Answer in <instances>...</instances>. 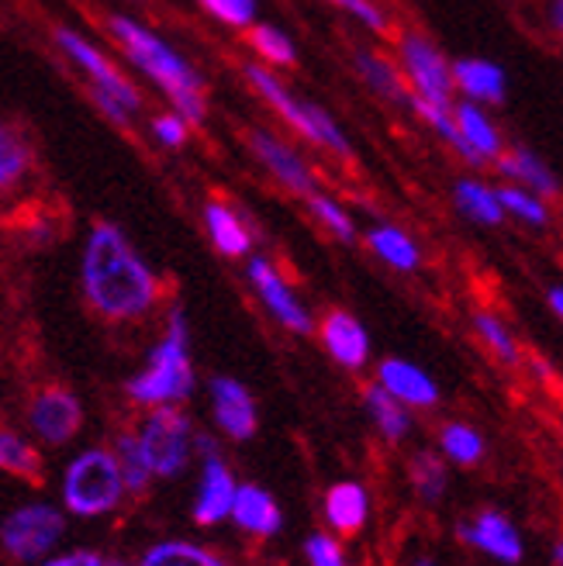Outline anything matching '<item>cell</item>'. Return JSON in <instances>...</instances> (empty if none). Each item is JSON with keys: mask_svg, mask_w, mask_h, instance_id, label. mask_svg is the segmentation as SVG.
Instances as JSON below:
<instances>
[{"mask_svg": "<svg viewBox=\"0 0 563 566\" xmlns=\"http://www.w3.org/2000/svg\"><path fill=\"white\" fill-rule=\"evenodd\" d=\"M453 205L467 221L481 224V229H498V224L509 218L501 208V201H498V187H488L484 180H473V177L457 180Z\"/></svg>", "mask_w": 563, "mask_h": 566, "instance_id": "24", "label": "cell"}, {"mask_svg": "<svg viewBox=\"0 0 563 566\" xmlns=\"http://www.w3.org/2000/svg\"><path fill=\"white\" fill-rule=\"evenodd\" d=\"M45 566H104L97 553H66V556H55Z\"/></svg>", "mask_w": 563, "mask_h": 566, "instance_id": "42", "label": "cell"}, {"mask_svg": "<svg viewBox=\"0 0 563 566\" xmlns=\"http://www.w3.org/2000/svg\"><path fill=\"white\" fill-rule=\"evenodd\" d=\"M205 476H201V491H197L194 501V518L201 525H215L221 518H229L232 501H236V480L229 473V467L221 463V457L215 449L205 452Z\"/></svg>", "mask_w": 563, "mask_h": 566, "instance_id": "20", "label": "cell"}, {"mask_svg": "<svg viewBox=\"0 0 563 566\" xmlns=\"http://www.w3.org/2000/svg\"><path fill=\"white\" fill-rule=\"evenodd\" d=\"M307 566H350L343 556V546L332 539V535H312L304 546Z\"/></svg>", "mask_w": 563, "mask_h": 566, "instance_id": "40", "label": "cell"}, {"mask_svg": "<svg viewBox=\"0 0 563 566\" xmlns=\"http://www.w3.org/2000/svg\"><path fill=\"white\" fill-rule=\"evenodd\" d=\"M325 518L340 535H356L371 518V494L356 480H343L325 494Z\"/></svg>", "mask_w": 563, "mask_h": 566, "instance_id": "22", "label": "cell"}, {"mask_svg": "<svg viewBox=\"0 0 563 566\" xmlns=\"http://www.w3.org/2000/svg\"><path fill=\"white\" fill-rule=\"evenodd\" d=\"M494 166H498V174L504 177V184H519V187H525L532 193H540L543 201H556V197L563 193V184L553 174V166L540 153H532L525 146L504 149L494 159Z\"/></svg>", "mask_w": 563, "mask_h": 566, "instance_id": "14", "label": "cell"}, {"mask_svg": "<svg viewBox=\"0 0 563 566\" xmlns=\"http://www.w3.org/2000/svg\"><path fill=\"white\" fill-rule=\"evenodd\" d=\"M553 566H563V539L553 546Z\"/></svg>", "mask_w": 563, "mask_h": 566, "instance_id": "46", "label": "cell"}, {"mask_svg": "<svg viewBox=\"0 0 563 566\" xmlns=\"http://www.w3.org/2000/svg\"><path fill=\"white\" fill-rule=\"evenodd\" d=\"M249 42L257 49L263 60H270L273 66H294L298 63V52H294V42L280 32L273 24H257L249 32Z\"/></svg>", "mask_w": 563, "mask_h": 566, "instance_id": "36", "label": "cell"}, {"mask_svg": "<svg viewBox=\"0 0 563 566\" xmlns=\"http://www.w3.org/2000/svg\"><path fill=\"white\" fill-rule=\"evenodd\" d=\"M498 201L504 208V214H512L515 221L529 224V229H546L550 224V201H543L540 193H532L519 184H501L498 187Z\"/></svg>", "mask_w": 563, "mask_h": 566, "instance_id": "32", "label": "cell"}, {"mask_svg": "<svg viewBox=\"0 0 563 566\" xmlns=\"http://www.w3.org/2000/svg\"><path fill=\"white\" fill-rule=\"evenodd\" d=\"M307 205H312L315 218H319L340 242H353V239H356V224H353V218L346 214V208H343L340 201H332V197H325V193L315 190V193H307Z\"/></svg>", "mask_w": 563, "mask_h": 566, "instance_id": "37", "label": "cell"}, {"mask_svg": "<svg viewBox=\"0 0 563 566\" xmlns=\"http://www.w3.org/2000/svg\"><path fill=\"white\" fill-rule=\"evenodd\" d=\"M111 35L122 42V49L128 52V60L143 70L166 97L174 101L177 115L184 122H205V115H208L205 83L180 52H174L159 35H153L146 24L122 18V14L111 18Z\"/></svg>", "mask_w": 563, "mask_h": 566, "instance_id": "2", "label": "cell"}, {"mask_svg": "<svg viewBox=\"0 0 563 566\" xmlns=\"http://www.w3.org/2000/svg\"><path fill=\"white\" fill-rule=\"evenodd\" d=\"M201 8L232 28H249L257 18V0H201Z\"/></svg>", "mask_w": 563, "mask_h": 566, "instance_id": "38", "label": "cell"}, {"mask_svg": "<svg viewBox=\"0 0 563 566\" xmlns=\"http://www.w3.org/2000/svg\"><path fill=\"white\" fill-rule=\"evenodd\" d=\"M211 405H215V418H218L225 436L242 442L257 432V405H252L249 390L239 380L215 377L211 380Z\"/></svg>", "mask_w": 563, "mask_h": 566, "instance_id": "18", "label": "cell"}, {"mask_svg": "<svg viewBox=\"0 0 563 566\" xmlns=\"http://www.w3.org/2000/svg\"><path fill=\"white\" fill-rule=\"evenodd\" d=\"M439 449L449 463L457 467H481L488 457V439L467 421H446L439 429Z\"/></svg>", "mask_w": 563, "mask_h": 566, "instance_id": "27", "label": "cell"}, {"mask_svg": "<svg viewBox=\"0 0 563 566\" xmlns=\"http://www.w3.org/2000/svg\"><path fill=\"white\" fill-rule=\"evenodd\" d=\"M367 245H371V252L380 263H387L390 270H398V273H415L421 266L418 242L408 232H402L398 224H377V229H371Z\"/></svg>", "mask_w": 563, "mask_h": 566, "instance_id": "25", "label": "cell"}, {"mask_svg": "<svg viewBox=\"0 0 563 566\" xmlns=\"http://www.w3.org/2000/svg\"><path fill=\"white\" fill-rule=\"evenodd\" d=\"M138 449L156 476H177L190 460V421L177 408H159L143 421Z\"/></svg>", "mask_w": 563, "mask_h": 566, "instance_id": "7", "label": "cell"}, {"mask_svg": "<svg viewBox=\"0 0 563 566\" xmlns=\"http://www.w3.org/2000/svg\"><path fill=\"white\" fill-rule=\"evenodd\" d=\"M249 146H252V153H257V159L277 177V184H284L298 197L315 193V174H312V166H307L304 156H298L288 146V142H280L277 135L257 128V132H249Z\"/></svg>", "mask_w": 563, "mask_h": 566, "instance_id": "12", "label": "cell"}, {"mask_svg": "<svg viewBox=\"0 0 563 566\" xmlns=\"http://www.w3.org/2000/svg\"><path fill=\"white\" fill-rule=\"evenodd\" d=\"M411 566H439V563H436L432 556H415V559H411Z\"/></svg>", "mask_w": 563, "mask_h": 566, "instance_id": "45", "label": "cell"}, {"mask_svg": "<svg viewBox=\"0 0 563 566\" xmlns=\"http://www.w3.org/2000/svg\"><path fill=\"white\" fill-rule=\"evenodd\" d=\"M122 494H125V480L111 449L80 452L63 476V501L73 515H83V518L115 512Z\"/></svg>", "mask_w": 563, "mask_h": 566, "instance_id": "5", "label": "cell"}, {"mask_svg": "<svg viewBox=\"0 0 563 566\" xmlns=\"http://www.w3.org/2000/svg\"><path fill=\"white\" fill-rule=\"evenodd\" d=\"M408 480H411V491L418 494L421 504H439L446 497V488H449L446 460L429 449L415 452V457L408 460Z\"/></svg>", "mask_w": 563, "mask_h": 566, "instance_id": "29", "label": "cell"}, {"mask_svg": "<svg viewBox=\"0 0 563 566\" xmlns=\"http://www.w3.org/2000/svg\"><path fill=\"white\" fill-rule=\"evenodd\" d=\"M453 118H457L460 138H463V146H467L473 166L494 163L504 153V138H501L498 125L491 122V115L481 104H473V101L453 104Z\"/></svg>", "mask_w": 563, "mask_h": 566, "instance_id": "19", "label": "cell"}, {"mask_svg": "<svg viewBox=\"0 0 563 566\" xmlns=\"http://www.w3.org/2000/svg\"><path fill=\"white\" fill-rule=\"evenodd\" d=\"M28 421H32L39 439H45L52 446H63L80 432L83 408L76 401V394L52 384V387H42L32 394V401H28Z\"/></svg>", "mask_w": 563, "mask_h": 566, "instance_id": "11", "label": "cell"}, {"mask_svg": "<svg viewBox=\"0 0 563 566\" xmlns=\"http://www.w3.org/2000/svg\"><path fill=\"white\" fill-rule=\"evenodd\" d=\"M398 70L408 83V91L429 104L453 107V70L442 49L421 32H402L398 39Z\"/></svg>", "mask_w": 563, "mask_h": 566, "instance_id": "6", "label": "cell"}, {"mask_svg": "<svg viewBox=\"0 0 563 566\" xmlns=\"http://www.w3.org/2000/svg\"><path fill=\"white\" fill-rule=\"evenodd\" d=\"M322 343L329 356L340 366H346V370H363L371 359V335L350 311H340V307L329 311L322 318Z\"/></svg>", "mask_w": 563, "mask_h": 566, "instance_id": "16", "label": "cell"}, {"mask_svg": "<svg viewBox=\"0 0 563 566\" xmlns=\"http://www.w3.org/2000/svg\"><path fill=\"white\" fill-rule=\"evenodd\" d=\"M115 566H118V563H115Z\"/></svg>", "mask_w": 563, "mask_h": 566, "instance_id": "47", "label": "cell"}, {"mask_svg": "<svg viewBox=\"0 0 563 566\" xmlns=\"http://www.w3.org/2000/svg\"><path fill=\"white\" fill-rule=\"evenodd\" d=\"M246 80L252 83V91H257L280 118H284L301 138L307 142H315V146L335 153L340 159H353V146H350V138L346 132L335 125V118L329 115L325 107L312 104V101H298L284 83H280L270 70L263 66H246Z\"/></svg>", "mask_w": 563, "mask_h": 566, "instance_id": "4", "label": "cell"}, {"mask_svg": "<svg viewBox=\"0 0 563 566\" xmlns=\"http://www.w3.org/2000/svg\"><path fill=\"white\" fill-rule=\"evenodd\" d=\"M28 163H32V153H28L24 138L0 122V190L14 187L28 174Z\"/></svg>", "mask_w": 563, "mask_h": 566, "instance_id": "33", "label": "cell"}, {"mask_svg": "<svg viewBox=\"0 0 563 566\" xmlns=\"http://www.w3.org/2000/svg\"><path fill=\"white\" fill-rule=\"evenodd\" d=\"M363 405H367V415L374 418L377 432H380L387 442H402V439H408V432H411V415H408V408H405L398 398H390V394H387L380 384L363 387Z\"/></svg>", "mask_w": 563, "mask_h": 566, "instance_id": "26", "label": "cell"}, {"mask_svg": "<svg viewBox=\"0 0 563 566\" xmlns=\"http://www.w3.org/2000/svg\"><path fill=\"white\" fill-rule=\"evenodd\" d=\"M546 18H550V28H553V32L563 39V0H550Z\"/></svg>", "mask_w": 563, "mask_h": 566, "instance_id": "43", "label": "cell"}, {"mask_svg": "<svg viewBox=\"0 0 563 566\" xmlns=\"http://www.w3.org/2000/svg\"><path fill=\"white\" fill-rule=\"evenodd\" d=\"M546 304H550L553 315L563 322V283H556V287H550V291H546Z\"/></svg>", "mask_w": 563, "mask_h": 566, "instance_id": "44", "label": "cell"}, {"mask_svg": "<svg viewBox=\"0 0 563 566\" xmlns=\"http://www.w3.org/2000/svg\"><path fill=\"white\" fill-rule=\"evenodd\" d=\"M377 384L390 394V398H398L405 408H436L439 405L436 380L408 359H398V356L384 359L377 366Z\"/></svg>", "mask_w": 563, "mask_h": 566, "instance_id": "15", "label": "cell"}, {"mask_svg": "<svg viewBox=\"0 0 563 566\" xmlns=\"http://www.w3.org/2000/svg\"><path fill=\"white\" fill-rule=\"evenodd\" d=\"M239 528L260 535V539H270V535L280 532V507L277 501L260 491V488H236V501H232V512H229Z\"/></svg>", "mask_w": 563, "mask_h": 566, "instance_id": "23", "label": "cell"}, {"mask_svg": "<svg viewBox=\"0 0 563 566\" xmlns=\"http://www.w3.org/2000/svg\"><path fill=\"white\" fill-rule=\"evenodd\" d=\"M143 566H229L215 553L190 543H159L143 556Z\"/></svg>", "mask_w": 563, "mask_h": 566, "instance_id": "34", "label": "cell"}, {"mask_svg": "<svg viewBox=\"0 0 563 566\" xmlns=\"http://www.w3.org/2000/svg\"><path fill=\"white\" fill-rule=\"evenodd\" d=\"M63 535V515L52 504H24L0 525V549L11 559L28 563L49 553Z\"/></svg>", "mask_w": 563, "mask_h": 566, "instance_id": "9", "label": "cell"}, {"mask_svg": "<svg viewBox=\"0 0 563 566\" xmlns=\"http://www.w3.org/2000/svg\"><path fill=\"white\" fill-rule=\"evenodd\" d=\"M453 70V87L481 107H498L504 104V87H509V76L504 70L491 60H481V55H463V60L449 63Z\"/></svg>", "mask_w": 563, "mask_h": 566, "instance_id": "17", "label": "cell"}, {"mask_svg": "<svg viewBox=\"0 0 563 566\" xmlns=\"http://www.w3.org/2000/svg\"><path fill=\"white\" fill-rule=\"evenodd\" d=\"M460 543L470 546L473 553H481L501 566H519L525 559V535L515 525L512 515H504L501 507H481L473 512V518L457 525Z\"/></svg>", "mask_w": 563, "mask_h": 566, "instance_id": "10", "label": "cell"}, {"mask_svg": "<svg viewBox=\"0 0 563 566\" xmlns=\"http://www.w3.org/2000/svg\"><path fill=\"white\" fill-rule=\"evenodd\" d=\"M353 66H356L359 80L367 83V87H371L377 97H384V101H390V104H405V107H408L411 91H408V83H405L398 63H390L387 55H380V52H374V49H356V52H353Z\"/></svg>", "mask_w": 563, "mask_h": 566, "instance_id": "21", "label": "cell"}, {"mask_svg": "<svg viewBox=\"0 0 563 566\" xmlns=\"http://www.w3.org/2000/svg\"><path fill=\"white\" fill-rule=\"evenodd\" d=\"M55 42H60V49L83 73H87L94 101H115L128 111V115H135V111L143 107V97L135 94V87L125 80V73L111 60H104V55L83 35H76L73 28H55Z\"/></svg>", "mask_w": 563, "mask_h": 566, "instance_id": "8", "label": "cell"}, {"mask_svg": "<svg viewBox=\"0 0 563 566\" xmlns=\"http://www.w3.org/2000/svg\"><path fill=\"white\" fill-rule=\"evenodd\" d=\"M194 390V366L187 356V322L180 311L170 315L166 338L153 349L143 374L128 380V398L138 405H174Z\"/></svg>", "mask_w": 563, "mask_h": 566, "instance_id": "3", "label": "cell"}, {"mask_svg": "<svg viewBox=\"0 0 563 566\" xmlns=\"http://www.w3.org/2000/svg\"><path fill=\"white\" fill-rule=\"evenodd\" d=\"M153 132L159 138V146H166V149H180L187 142V122L180 115H159L153 122Z\"/></svg>", "mask_w": 563, "mask_h": 566, "instance_id": "41", "label": "cell"}, {"mask_svg": "<svg viewBox=\"0 0 563 566\" xmlns=\"http://www.w3.org/2000/svg\"><path fill=\"white\" fill-rule=\"evenodd\" d=\"M473 332H477V338H481V346L501 366H519L522 363V346H519L515 332L509 328V322L498 318L494 311H488V307L473 311Z\"/></svg>", "mask_w": 563, "mask_h": 566, "instance_id": "28", "label": "cell"}, {"mask_svg": "<svg viewBox=\"0 0 563 566\" xmlns=\"http://www.w3.org/2000/svg\"><path fill=\"white\" fill-rule=\"evenodd\" d=\"M115 460H118V470H122V480L128 491H146L149 488V463L143 457V449H138V436H118V449H115Z\"/></svg>", "mask_w": 563, "mask_h": 566, "instance_id": "35", "label": "cell"}, {"mask_svg": "<svg viewBox=\"0 0 563 566\" xmlns=\"http://www.w3.org/2000/svg\"><path fill=\"white\" fill-rule=\"evenodd\" d=\"M249 280H252V287H257V294L263 297V304L270 307V315L280 325L298 332V335L312 332V315H307L304 304L291 294V287L284 283V276H280L267 260H260V256L249 260Z\"/></svg>", "mask_w": 563, "mask_h": 566, "instance_id": "13", "label": "cell"}, {"mask_svg": "<svg viewBox=\"0 0 563 566\" xmlns=\"http://www.w3.org/2000/svg\"><path fill=\"white\" fill-rule=\"evenodd\" d=\"M0 470L28 480V484H42L45 480V463L39 457V449L28 446L11 429H0Z\"/></svg>", "mask_w": 563, "mask_h": 566, "instance_id": "30", "label": "cell"}, {"mask_svg": "<svg viewBox=\"0 0 563 566\" xmlns=\"http://www.w3.org/2000/svg\"><path fill=\"white\" fill-rule=\"evenodd\" d=\"M83 294L107 322H135L159 301V280L149 263L132 249L125 232L111 221H97L83 252Z\"/></svg>", "mask_w": 563, "mask_h": 566, "instance_id": "1", "label": "cell"}, {"mask_svg": "<svg viewBox=\"0 0 563 566\" xmlns=\"http://www.w3.org/2000/svg\"><path fill=\"white\" fill-rule=\"evenodd\" d=\"M205 221H208V235L215 242L218 252H225V256H246L249 252V232H246V224L239 221L236 211H229L225 205H208L205 208Z\"/></svg>", "mask_w": 563, "mask_h": 566, "instance_id": "31", "label": "cell"}, {"mask_svg": "<svg viewBox=\"0 0 563 566\" xmlns=\"http://www.w3.org/2000/svg\"><path fill=\"white\" fill-rule=\"evenodd\" d=\"M329 4H335L340 11H346V14H350V18H356L363 28H371V32L387 35L390 21H387V14L374 4V0H329Z\"/></svg>", "mask_w": 563, "mask_h": 566, "instance_id": "39", "label": "cell"}]
</instances>
